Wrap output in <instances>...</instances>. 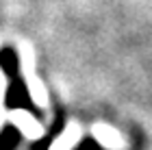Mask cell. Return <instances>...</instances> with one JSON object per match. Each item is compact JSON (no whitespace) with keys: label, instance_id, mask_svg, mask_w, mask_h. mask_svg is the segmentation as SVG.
<instances>
[{"label":"cell","instance_id":"cell-1","mask_svg":"<svg viewBox=\"0 0 152 150\" xmlns=\"http://www.w3.org/2000/svg\"><path fill=\"white\" fill-rule=\"evenodd\" d=\"M7 107L9 109H26V107H31L33 109L28 89H26L24 83L15 80V83L9 87V91H7Z\"/></svg>","mask_w":152,"mask_h":150},{"label":"cell","instance_id":"cell-2","mask_svg":"<svg viewBox=\"0 0 152 150\" xmlns=\"http://www.w3.org/2000/svg\"><path fill=\"white\" fill-rule=\"evenodd\" d=\"M0 67H2L4 74H9V76H15L18 74V54L11 48H4L0 52Z\"/></svg>","mask_w":152,"mask_h":150},{"label":"cell","instance_id":"cell-3","mask_svg":"<svg viewBox=\"0 0 152 150\" xmlns=\"http://www.w3.org/2000/svg\"><path fill=\"white\" fill-rule=\"evenodd\" d=\"M20 141V131L13 126H7L2 133H0V150H13Z\"/></svg>","mask_w":152,"mask_h":150}]
</instances>
